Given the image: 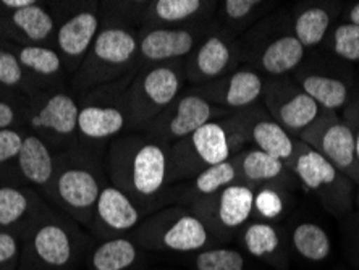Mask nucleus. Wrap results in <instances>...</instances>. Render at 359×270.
<instances>
[{"instance_id":"obj_16","label":"nucleus","mask_w":359,"mask_h":270,"mask_svg":"<svg viewBox=\"0 0 359 270\" xmlns=\"http://www.w3.org/2000/svg\"><path fill=\"white\" fill-rule=\"evenodd\" d=\"M80 105L68 93H52L31 105L29 125L49 146L72 149L76 142Z\"/></svg>"},{"instance_id":"obj_43","label":"nucleus","mask_w":359,"mask_h":270,"mask_svg":"<svg viewBox=\"0 0 359 270\" xmlns=\"http://www.w3.org/2000/svg\"><path fill=\"white\" fill-rule=\"evenodd\" d=\"M34 4H38V2H36V0H2V2H0V5H2L4 8L12 10V12H17V10L26 8V7H29V5H34Z\"/></svg>"},{"instance_id":"obj_31","label":"nucleus","mask_w":359,"mask_h":270,"mask_svg":"<svg viewBox=\"0 0 359 270\" xmlns=\"http://www.w3.org/2000/svg\"><path fill=\"white\" fill-rule=\"evenodd\" d=\"M272 7L273 4L259 2V0H225L217 4L222 15V20L217 21L219 28L236 38V34L255 25Z\"/></svg>"},{"instance_id":"obj_45","label":"nucleus","mask_w":359,"mask_h":270,"mask_svg":"<svg viewBox=\"0 0 359 270\" xmlns=\"http://www.w3.org/2000/svg\"><path fill=\"white\" fill-rule=\"evenodd\" d=\"M348 225H351V229H353V231H351L353 250L359 254V215L353 217V220Z\"/></svg>"},{"instance_id":"obj_23","label":"nucleus","mask_w":359,"mask_h":270,"mask_svg":"<svg viewBox=\"0 0 359 270\" xmlns=\"http://www.w3.org/2000/svg\"><path fill=\"white\" fill-rule=\"evenodd\" d=\"M293 79L327 112H339L351 102V84L325 68H304Z\"/></svg>"},{"instance_id":"obj_29","label":"nucleus","mask_w":359,"mask_h":270,"mask_svg":"<svg viewBox=\"0 0 359 270\" xmlns=\"http://www.w3.org/2000/svg\"><path fill=\"white\" fill-rule=\"evenodd\" d=\"M144 250L130 236L97 241L89 252L86 270H142Z\"/></svg>"},{"instance_id":"obj_22","label":"nucleus","mask_w":359,"mask_h":270,"mask_svg":"<svg viewBox=\"0 0 359 270\" xmlns=\"http://www.w3.org/2000/svg\"><path fill=\"white\" fill-rule=\"evenodd\" d=\"M128 128V114L121 96L117 102L86 104L78 115V135L89 142L115 140Z\"/></svg>"},{"instance_id":"obj_41","label":"nucleus","mask_w":359,"mask_h":270,"mask_svg":"<svg viewBox=\"0 0 359 270\" xmlns=\"http://www.w3.org/2000/svg\"><path fill=\"white\" fill-rule=\"evenodd\" d=\"M345 121L350 125L353 130V135H355V144H356V158L359 163V99L351 100L350 105L345 109ZM356 203L359 205V188L356 193Z\"/></svg>"},{"instance_id":"obj_1","label":"nucleus","mask_w":359,"mask_h":270,"mask_svg":"<svg viewBox=\"0 0 359 270\" xmlns=\"http://www.w3.org/2000/svg\"><path fill=\"white\" fill-rule=\"evenodd\" d=\"M170 147L144 133L120 135L110 142L105 172L146 215L165 208Z\"/></svg>"},{"instance_id":"obj_4","label":"nucleus","mask_w":359,"mask_h":270,"mask_svg":"<svg viewBox=\"0 0 359 270\" xmlns=\"http://www.w3.org/2000/svg\"><path fill=\"white\" fill-rule=\"evenodd\" d=\"M105 173L96 157L72 147L57 158L47 198L54 209L88 229L99 196L105 188Z\"/></svg>"},{"instance_id":"obj_42","label":"nucleus","mask_w":359,"mask_h":270,"mask_svg":"<svg viewBox=\"0 0 359 270\" xmlns=\"http://www.w3.org/2000/svg\"><path fill=\"white\" fill-rule=\"evenodd\" d=\"M17 121V114H15V109L8 102L0 99V130L12 128Z\"/></svg>"},{"instance_id":"obj_8","label":"nucleus","mask_w":359,"mask_h":270,"mask_svg":"<svg viewBox=\"0 0 359 270\" xmlns=\"http://www.w3.org/2000/svg\"><path fill=\"white\" fill-rule=\"evenodd\" d=\"M288 167L299 187L313 194L327 212L335 217L351 212L356 199L355 183L303 141H299L297 156Z\"/></svg>"},{"instance_id":"obj_36","label":"nucleus","mask_w":359,"mask_h":270,"mask_svg":"<svg viewBox=\"0 0 359 270\" xmlns=\"http://www.w3.org/2000/svg\"><path fill=\"white\" fill-rule=\"evenodd\" d=\"M17 57L23 68H28L29 72L44 78L59 75L63 68L62 57L50 47L25 46L21 47Z\"/></svg>"},{"instance_id":"obj_21","label":"nucleus","mask_w":359,"mask_h":270,"mask_svg":"<svg viewBox=\"0 0 359 270\" xmlns=\"http://www.w3.org/2000/svg\"><path fill=\"white\" fill-rule=\"evenodd\" d=\"M236 182L238 180H236L233 162H222L219 166L205 168L191 180L168 187L165 193V208L167 204L189 208L196 201L210 198V196L217 194L222 189Z\"/></svg>"},{"instance_id":"obj_27","label":"nucleus","mask_w":359,"mask_h":270,"mask_svg":"<svg viewBox=\"0 0 359 270\" xmlns=\"http://www.w3.org/2000/svg\"><path fill=\"white\" fill-rule=\"evenodd\" d=\"M341 8L340 4H299L292 18V29L306 50L324 44Z\"/></svg>"},{"instance_id":"obj_26","label":"nucleus","mask_w":359,"mask_h":270,"mask_svg":"<svg viewBox=\"0 0 359 270\" xmlns=\"http://www.w3.org/2000/svg\"><path fill=\"white\" fill-rule=\"evenodd\" d=\"M240 245L251 257L259 259L278 270L287 269V250H285L282 233L273 224L252 220L243 227L238 233Z\"/></svg>"},{"instance_id":"obj_44","label":"nucleus","mask_w":359,"mask_h":270,"mask_svg":"<svg viewBox=\"0 0 359 270\" xmlns=\"http://www.w3.org/2000/svg\"><path fill=\"white\" fill-rule=\"evenodd\" d=\"M343 21L359 26V2L351 4L350 7L345 8V12H343Z\"/></svg>"},{"instance_id":"obj_33","label":"nucleus","mask_w":359,"mask_h":270,"mask_svg":"<svg viewBox=\"0 0 359 270\" xmlns=\"http://www.w3.org/2000/svg\"><path fill=\"white\" fill-rule=\"evenodd\" d=\"M10 23L29 42H44L55 28L54 17L39 4L10 13Z\"/></svg>"},{"instance_id":"obj_9","label":"nucleus","mask_w":359,"mask_h":270,"mask_svg":"<svg viewBox=\"0 0 359 270\" xmlns=\"http://www.w3.org/2000/svg\"><path fill=\"white\" fill-rule=\"evenodd\" d=\"M241 60L252 70L269 78H283L297 72L306 57V49L293 34L292 25L283 31H267L264 21L245 44H240Z\"/></svg>"},{"instance_id":"obj_20","label":"nucleus","mask_w":359,"mask_h":270,"mask_svg":"<svg viewBox=\"0 0 359 270\" xmlns=\"http://www.w3.org/2000/svg\"><path fill=\"white\" fill-rule=\"evenodd\" d=\"M50 205L31 188L0 184V230L23 235Z\"/></svg>"},{"instance_id":"obj_11","label":"nucleus","mask_w":359,"mask_h":270,"mask_svg":"<svg viewBox=\"0 0 359 270\" xmlns=\"http://www.w3.org/2000/svg\"><path fill=\"white\" fill-rule=\"evenodd\" d=\"M219 28L217 20H205L184 26H156L138 34L140 68L184 60L205 36Z\"/></svg>"},{"instance_id":"obj_25","label":"nucleus","mask_w":359,"mask_h":270,"mask_svg":"<svg viewBox=\"0 0 359 270\" xmlns=\"http://www.w3.org/2000/svg\"><path fill=\"white\" fill-rule=\"evenodd\" d=\"M99 17L93 10H81L68 18L57 31V47L67 58L68 65L75 68L84 60L99 34Z\"/></svg>"},{"instance_id":"obj_3","label":"nucleus","mask_w":359,"mask_h":270,"mask_svg":"<svg viewBox=\"0 0 359 270\" xmlns=\"http://www.w3.org/2000/svg\"><path fill=\"white\" fill-rule=\"evenodd\" d=\"M96 243L80 224L49 208L21 238L18 270H83Z\"/></svg>"},{"instance_id":"obj_34","label":"nucleus","mask_w":359,"mask_h":270,"mask_svg":"<svg viewBox=\"0 0 359 270\" xmlns=\"http://www.w3.org/2000/svg\"><path fill=\"white\" fill-rule=\"evenodd\" d=\"M294 204V196L292 191H285L280 188L262 187L255 189V201H252V215L257 220L272 222L280 220L290 212Z\"/></svg>"},{"instance_id":"obj_12","label":"nucleus","mask_w":359,"mask_h":270,"mask_svg":"<svg viewBox=\"0 0 359 270\" xmlns=\"http://www.w3.org/2000/svg\"><path fill=\"white\" fill-rule=\"evenodd\" d=\"M231 114L235 112L208 102L189 89L180 94L142 133L170 147L193 135L201 126L208 125L209 121L226 119Z\"/></svg>"},{"instance_id":"obj_40","label":"nucleus","mask_w":359,"mask_h":270,"mask_svg":"<svg viewBox=\"0 0 359 270\" xmlns=\"http://www.w3.org/2000/svg\"><path fill=\"white\" fill-rule=\"evenodd\" d=\"M23 137L17 130H0V163H7L18 157L23 146Z\"/></svg>"},{"instance_id":"obj_32","label":"nucleus","mask_w":359,"mask_h":270,"mask_svg":"<svg viewBox=\"0 0 359 270\" xmlns=\"http://www.w3.org/2000/svg\"><path fill=\"white\" fill-rule=\"evenodd\" d=\"M293 250L309 262H322L332 254V241L327 231L313 222H303L292 230Z\"/></svg>"},{"instance_id":"obj_6","label":"nucleus","mask_w":359,"mask_h":270,"mask_svg":"<svg viewBox=\"0 0 359 270\" xmlns=\"http://www.w3.org/2000/svg\"><path fill=\"white\" fill-rule=\"evenodd\" d=\"M184 83L183 60L140 68L123 93L128 130L142 133L149 128L152 121L182 94Z\"/></svg>"},{"instance_id":"obj_39","label":"nucleus","mask_w":359,"mask_h":270,"mask_svg":"<svg viewBox=\"0 0 359 270\" xmlns=\"http://www.w3.org/2000/svg\"><path fill=\"white\" fill-rule=\"evenodd\" d=\"M25 78V68L18 57L12 52L0 49V84L10 88L21 86Z\"/></svg>"},{"instance_id":"obj_17","label":"nucleus","mask_w":359,"mask_h":270,"mask_svg":"<svg viewBox=\"0 0 359 270\" xmlns=\"http://www.w3.org/2000/svg\"><path fill=\"white\" fill-rule=\"evenodd\" d=\"M146 217L138 204L121 189L114 184H105L88 230L96 241L114 240V238L128 236Z\"/></svg>"},{"instance_id":"obj_5","label":"nucleus","mask_w":359,"mask_h":270,"mask_svg":"<svg viewBox=\"0 0 359 270\" xmlns=\"http://www.w3.org/2000/svg\"><path fill=\"white\" fill-rule=\"evenodd\" d=\"M144 251L199 252L212 248V235L191 209L168 205L147 215L128 235Z\"/></svg>"},{"instance_id":"obj_2","label":"nucleus","mask_w":359,"mask_h":270,"mask_svg":"<svg viewBox=\"0 0 359 270\" xmlns=\"http://www.w3.org/2000/svg\"><path fill=\"white\" fill-rule=\"evenodd\" d=\"M255 107L240 110L226 119L209 121L184 140L170 146L168 187L196 177L205 168L230 161L250 144V123Z\"/></svg>"},{"instance_id":"obj_28","label":"nucleus","mask_w":359,"mask_h":270,"mask_svg":"<svg viewBox=\"0 0 359 270\" xmlns=\"http://www.w3.org/2000/svg\"><path fill=\"white\" fill-rule=\"evenodd\" d=\"M57 158L52 154L50 146L38 135L23 137L17 163L21 177L29 184L38 188L42 194H49L52 180L55 175Z\"/></svg>"},{"instance_id":"obj_7","label":"nucleus","mask_w":359,"mask_h":270,"mask_svg":"<svg viewBox=\"0 0 359 270\" xmlns=\"http://www.w3.org/2000/svg\"><path fill=\"white\" fill-rule=\"evenodd\" d=\"M138 34L125 26L100 29L80 67L75 83L83 88L115 83L140 70Z\"/></svg>"},{"instance_id":"obj_14","label":"nucleus","mask_w":359,"mask_h":270,"mask_svg":"<svg viewBox=\"0 0 359 270\" xmlns=\"http://www.w3.org/2000/svg\"><path fill=\"white\" fill-rule=\"evenodd\" d=\"M262 107L272 120L294 137H299L324 112L292 76L266 79Z\"/></svg>"},{"instance_id":"obj_35","label":"nucleus","mask_w":359,"mask_h":270,"mask_svg":"<svg viewBox=\"0 0 359 270\" xmlns=\"http://www.w3.org/2000/svg\"><path fill=\"white\" fill-rule=\"evenodd\" d=\"M191 266L194 270H245L246 257L236 248L212 246L194 252Z\"/></svg>"},{"instance_id":"obj_13","label":"nucleus","mask_w":359,"mask_h":270,"mask_svg":"<svg viewBox=\"0 0 359 270\" xmlns=\"http://www.w3.org/2000/svg\"><path fill=\"white\" fill-rule=\"evenodd\" d=\"M311 149L327 158L337 170H340L359 188V163L356 158L355 135L345 119L337 112L324 110L309 128L298 137Z\"/></svg>"},{"instance_id":"obj_30","label":"nucleus","mask_w":359,"mask_h":270,"mask_svg":"<svg viewBox=\"0 0 359 270\" xmlns=\"http://www.w3.org/2000/svg\"><path fill=\"white\" fill-rule=\"evenodd\" d=\"M215 5L203 0H156L144 7V25L146 28H156L199 23L209 20L205 13Z\"/></svg>"},{"instance_id":"obj_38","label":"nucleus","mask_w":359,"mask_h":270,"mask_svg":"<svg viewBox=\"0 0 359 270\" xmlns=\"http://www.w3.org/2000/svg\"><path fill=\"white\" fill-rule=\"evenodd\" d=\"M21 257V235L0 230V270H18Z\"/></svg>"},{"instance_id":"obj_19","label":"nucleus","mask_w":359,"mask_h":270,"mask_svg":"<svg viewBox=\"0 0 359 270\" xmlns=\"http://www.w3.org/2000/svg\"><path fill=\"white\" fill-rule=\"evenodd\" d=\"M230 161L233 162L238 183L252 189L272 187L293 193L299 188L298 178L290 170L287 163L266 154L255 146H246Z\"/></svg>"},{"instance_id":"obj_15","label":"nucleus","mask_w":359,"mask_h":270,"mask_svg":"<svg viewBox=\"0 0 359 270\" xmlns=\"http://www.w3.org/2000/svg\"><path fill=\"white\" fill-rule=\"evenodd\" d=\"M241 62L240 42L224 29H214L183 60L187 83L203 86L235 72Z\"/></svg>"},{"instance_id":"obj_18","label":"nucleus","mask_w":359,"mask_h":270,"mask_svg":"<svg viewBox=\"0 0 359 270\" xmlns=\"http://www.w3.org/2000/svg\"><path fill=\"white\" fill-rule=\"evenodd\" d=\"M264 83H266L264 76L251 67H238L235 72L215 81L191 88V91L217 107L240 112V110L255 107L259 102L262 99Z\"/></svg>"},{"instance_id":"obj_24","label":"nucleus","mask_w":359,"mask_h":270,"mask_svg":"<svg viewBox=\"0 0 359 270\" xmlns=\"http://www.w3.org/2000/svg\"><path fill=\"white\" fill-rule=\"evenodd\" d=\"M250 142L266 154L290 166L297 156L299 140L272 120L262 105H256L250 123Z\"/></svg>"},{"instance_id":"obj_10","label":"nucleus","mask_w":359,"mask_h":270,"mask_svg":"<svg viewBox=\"0 0 359 270\" xmlns=\"http://www.w3.org/2000/svg\"><path fill=\"white\" fill-rule=\"evenodd\" d=\"M255 189L243 183H233L210 198L189 205L217 243L230 241L238 235L252 217Z\"/></svg>"},{"instance_id":"obj_37","label":"nucleus","mask_w":359,"mask_h":270,"mask_svg":"<svg viewBox=\"0 0 359 270\" xmlns=\"http://www.w3.org/2000/svg\"><path fill=\"white\" fill-rule=\"evenodd\" d=\"M325 44L341 60L359 63V26L340 21L330 29Z\"/></svg>"}]
</instances>
